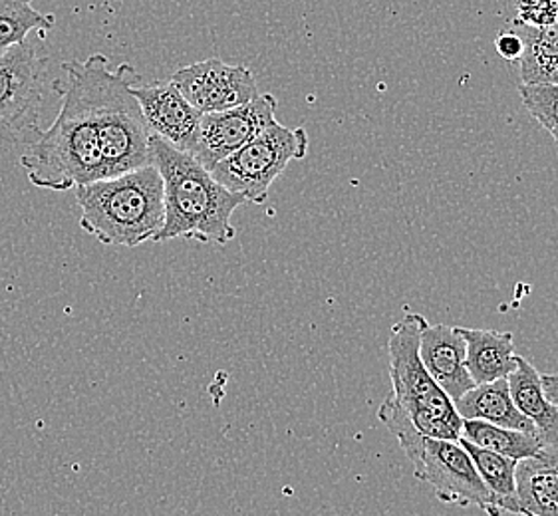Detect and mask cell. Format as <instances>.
I'll use <instances>...</instances> for the list:
<instances>
[{
  "mask_svg": "<svg viewBox=\"0 0 558 516\" xmlns=\"http://www.w3.org/2000/svg\"><path fill=\"white\" fill-rule=\"evenodd\" d=\"M62 70L66 86L58 90L62 103L57 120L45 132L40 130L21 156L26 177L46 192H70L106 177L98 125L78 60H68Z\"/></svg>",
  "mask_w": 558,
  "mask_h": 516,
  "instance_id": "cell-1",
  "label": "cell"
},
{
  "mask_svg": "<svg viewBox=\"0 0 558 516\" xmlns=\"http://www.w3.org/2000/svg\"><path fill=\"white\" fill-rule=\"evenodd\" d=\"M151 153L163 180L166 202V223L154 243L187 238L203 245H229L236 235L231 217L245 205V197L229 192L197 159L154 134Z\"/></svg>",
  "mask_w": 558,
  "mask_h": 516,
  "instance_id": "cell-2",
  "label": "cell"
},
{
  "mask_svg": "<svg viewBox=\"0 0 558 516\" xmlns=\"http://www.w3.org/2000/svg\"><path fill=\"white\" fill-rule=\"evenodd\" d=\"M74 193L82 231L106 247L154 243L166 223L163 180L154 163L84 183Z\"/></svg>",
  "mask_w": 558,
  "mask_h": 516,
  "instance_id": "cell-3",
  "label": "cell"
},
{
  "mask_svg": "<svg viewBox=\"0 0 558 516\" xmlns=\"http://www.w3.org/2000/svg\"><path fill=\"white\" fill-rule=\"evenodd\" d=\"M78 67L98 125L106 177L151 165V130L132 91L142 78L137 70L132 64L110 70V58L104 54L78 60Z\"/></svg>",
  "mask_w": 558,
  "mask_h": 516,
  "instance_id": "cell-4",
  "label": "cell"
},
{
  "mask_svg": "<svg viewBox=\"0 0 558 516\" xmlns=\"http://www.w3.org/2000/svg\"><path fill=\"white\" fill-rule=\"evenodd\" d=\"M378 417L398 439L412 463L413 475L429 484L439 501L449 505L480 506L483 513L495 515L493 494L459 439L427 438L420 433L402 409L391 402L390 395L380 405Z\"/></svg>",
  "mask_w": 558,
  "mask_h": 516,
  "instance_id": "cell-5",
  "label": "cell"
},
{
  "mask_svg": "<svg viewBox=\"0 0 558 516\" xmlns=\"http://www.w3.org/2000/svg\"><path fill=\"white\" fill-rule=\"evenodd\" d=\"M425 324V316L408 310L398 324L391 325L390 400L420 433L427 438L459 439L463 419L453 400L437 385L420 358V334Z\"/></svg>",
  "mask_w": 558,
  "mask_h": 516,
  "instance_id": "cell-6",
  "label": "cell"
},
{
  "mask_svg": "<svg viewBox=\"0 0 558 516\" xmlns=\"http://www.w3.org/2000/svg\"><path fill=\"white\" fill-rule=\"evenodd\" d=\"M45 34L0 52V144L28 146L40 134L46 94L52 88Z\"/></svg>",
  "mask_w": 558,
  "mask_h": 516,
  "instance_id": "cell-7",
  "label": "cell"
},
{
  "mask_svg": "<svg viewBox=\"0 0 558 516\" xmlns=\"http://www.w3.org/2000/svg\"><path fill=\"white\" fill-rule=\"evenodd\" d=\"M308 146L304 127H287L275 122L235 153L219 161L211 175L229 192L243 195L246 202L260 205L289 163L306 158Z\"/></svg>",
  "mask_w": 558,
  "mask_h": 516,
  "instance_id": "cell-8",
  "label": "cell"
},
{
  "mask_svg": "<svg viewBox=\"0 0 558 516\" xmlns=\"http://www.w3.org/2000/svg\"><path fill=\"white\" fill-rule=\"evenodd\" d=\"M277 106L279 101L272 94H258L257 98L231 110L203 113L199 134L190 156L211 171L219 161L235 153L265 127L275 124Z\"/></svg>",
  "mask_w": 558,
  "mask_h": 516,
  "instance_id": "cell-9",
  "label": "cell"
},
{
  "mask_svg": "<svg viewBox=\"0 0 558 516\" xmlns=\"http://www.w3.org/2000/svg\"><path fill=\"white\" fill-rule=\"evenodd\" d=\"M169 79L202 113L231 110L258 96L253 72L241 64H227L221 58L179 67Z\"/></svg>",
  "mask_w": 558,
  "mask_h": 516,
  "instance_id": "cell-10",
  "label": "cell"
},
{
  "mask_svg": "<svg viewBox=\"0 0 558 516\" xmlns=\"http://www.w3.org/2000/svg\"><path fill=\"white\" fill-rule=\"evenodd\" d=\"M132 91L142 106L151 134L185 153L193 151L203 113L183 98L171 79H135Z\"/></svg>",
  "mask_w": 558,
  "mask_h": 516,
  "instance_id": "cell-11",
  "label": "cell"
},
{
  "mask_svg": "<svg viewBox=\"0 0 558 516\" xmlns=\"http://www.w3.org/2000/svg\"><path fill=\"white\" fill-rule=\"evenodd\" d=\"M420 358L437 385L453 400V404L475 382L465 364V340L458 325L427 324L420 334Z\"/></svg>",
  "mask_w": 558,
  "mask_h": 516,
  "instance_id": "cell-12",
  "label": "cell"
},
{
  "mask_svg": "<svg viewBox=\"0 0 558 516\" xmlns=\"http://www.w3.org/2000/svg\"><path fill=\"white\" fill-rule=\"evenodd\" d=\"M517 503L521 515L558 516V450L545 445L533 457L517 460Z\"/></svg>",
  "mask_w": 558,
  "mask_h": 516,
  "instance_id": "cell-13",
  "label": "cell"
},
{
  "mask_svg": "<svg viewBox=\"0 0 558 516\" xmlns=\"http://www.w3.org/2000/svg\"><path fill=\"white\" fill-rule=\"evenodd\" d=\"M465 340V364L475 383L505 380L517 370L519 356L514 354L513 334L497 330L459 328Z\"/></svg>",
  "mask_w": 558,
  "mask_h": 516,
  "instance_id": "cell-14",
  "label": "cell"
},
{
  "mask_svg": "<svg viewBox=\"0 0 558 516\" xmlns=\"http://www.w3.org/2000/svg\"><path fill=\"white\" fill-rule=\"evenodd\" d=\"M507 382L514 405L535 427L536 438L543 441V445L558 450V407L543 390L541 371L529 359L519 356L517 370L509 373Z\"/></svg>",
  "mask_w": 558,
  "mask_h": 516,
  "instance_id": "cell-15",
  "label": "cell"
},
{
  "mask_svg": "<svg viewBox=\"0 0 558 516\" xmlns=\"http://www.w3.org/2000/svg\"><path fill=\"white\" fill-rule=\"evenodd\" d=\"M456 409L461 419H481L487 423L511 427L536 435L533 423L514 405L507 378L495 382L475 383L470 392L459 397Z\"/></svg>",
  "mask_w": 558,
  "mask_h": 516,
  "instance_id": "cell-16",
  "label": "cell"
},
{
  "mask_svg": "<svg viewBox=\"0 0 558 516\" xmlns=\"http://www.w3.org/2000/svg\"><path fill=\"white\" fill-rule=\"evenodd\" d=\"M513 24L523 42L517 60L521 84H558V19L545 26Z\"/></svg>",
  "mask_w": 558,
  "mask_h": 516,
  "instance_id": "cell-17",
  "label": "cell"
},
{
  "mask_svg": "<svg viewBox=\"0 0 558 516\" xmlns=\"http://www.w3.org/2000/svg\"><path fill=\"white\" fill-rule=\"evenodd\" d=\"M459 443L470 453L483 483L493 494L495 515H521V508L517 503V484H514L517 460L501 453L477 447L468 439L459 438Z\"/></svg>",
  "mask_w": 558,
  "mask_h": 516,
  "instance_id": "cell-18",
  "label": "cell"
},
{
  "mask_svg": "<svg viewBox=\"0 0 558 516\" xmlns=\"http://www.w3.org/2000/svg\"><path fill=\"white\" fill-rule=\"evenodd\" d=\"M461 438L468 439L477 447L501 453L514 460L533 457L545 447L543 441L536 438L535 433L519 431L511 427L495 426V423H487L481 419H463Z\"/></svg>",
  "mask_w": 558,
  "mask_h": 516,
  "instance_id": "cell-19",
  "label": "cell"
},
{
  "mask_svg": "<svg viewBox=\"0 0 558 516\" xmlns=\"http://www.w3.org/2000/svg\"><path fill=\"white\" fill-rule=\"evenodd\" d=\"M57 24V14H43L33 0H0V52L21 45L28 34L48 33Z\"/></svg>",
  "mask_w": 558,
  "mask_h": 516,
  "instance_id": "cell-20",
  "label": "cell"
},
{
  "mask_svg": "<svg viewBox=\"0 0 558 516\" xmlns=\"http://www.w3.org/2000/svg\"><path fill=\"white\" fill-rule=\"evenodd\" d=\"M519 96L526 112L547 130L558 146V84H521Z\"/></svg>",
  "mask_w": 558,
  "mask_h": 516,
  "instance_id": "cell-21",
  "label": "cell"
},
{
  "mask_svg": "<svg viewBox=\"0 0 558 516\" xmlns=\"http://www.w3.org/2000/svg\"><path fill=\"white\" fill-rule=\"evenodd\" d=\"M558 19V0H517L514 23L545 26Z\"/></svg>",
  "mask_w": 558,
  "mask_h": 516,
  "instance_id": "cell-22",
  "label": "cell"
},
{
  "mask_svg": "<svg viewBox=\"0 0 558 516\" xmlns=\"http://www.w3.org/2000/svg\"><path fill=\"white\" fill-rule=\"evenodd\" d=\"M495 46H497V52H499L505 60H511V62H517L519 57H521V50H523L521 36L514 33V30H502V33L497 36Z\"/></svg>",
  "mask_w": 558,
  "mask_h": 516,
  "instance_id": "cell-23",
  "label": "cell"
},
{
  "mask_svg": "<svg viewBox=\"0 0 558 516\" xmlns=\"http://www.w3.org/2000/svg\"><path fill=\"white\" fill-rule=\"evenodd\" d=\"M541 380L548 400L558 407V373H541Z\"/></svg>",
  "mask_w": 558,
  "mask_h": 516,
  "instance_id": "cell-24",
  "label": "cell"
}]
</instances>
